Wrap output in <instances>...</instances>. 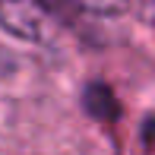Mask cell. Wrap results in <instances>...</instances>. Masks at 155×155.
Listing matches in <instances>:
<instances>
[{"label":"cell","mask_w":155,"mask_h":155,"mask_svg":"<svg viewBox=\"0 0 155 155\" xmlns=\"http://www.w3.org/2000/svg\"><path fill=\"white\" fill-rule=\"evenodd\" d=\"M0 29L25 45H51L57 35L41 0H0Z\"/></svg>","instance_id":"1"},{"label":"cell","mask_w":155,"mask_h":155,"mask_svg":"<svg viewBox=\"0 0 155 155\" xmlns=\"http://www.w3.org/2000/svg\"><path fill=\"white\" fill-rule=\"evenodd\" d=\"M70 3H76L86 13H95V16H120L130 0H70Z\"/></svg>","instance_id":"2"}]
</instances>
